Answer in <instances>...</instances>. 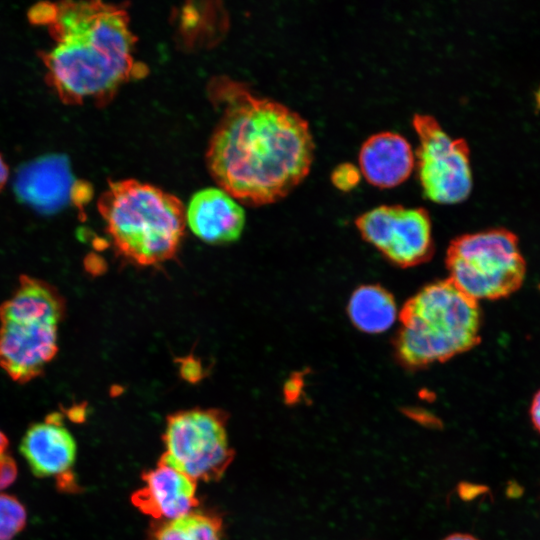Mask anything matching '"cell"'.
I'll list each match as a JSON object with an SVG mask.
<instances>
[{
	"instance_id": "ac0fdd59",
	"label": "cell",
	"mask_w": 540,
	"mask_h": 540,
	"mask_svg": "<svg viewBox=\"0 0 540 540\" xmlns=\"http://www.w3.org/2000/svg\"><path fill=\"white\" fill-rule=\"evenodd\" d=\"M27 511L14 496L0 494V540H12L25 527Z\"/></svg>"
},
{
	"instance_id": "9c48e42d",
	"label": "cell",
	"mask_w": 540,
	"mask_h": 540,
	"mask_svg": "<svg viewBox=\"0 0 540 540\" xmlns=\"http://www.w3.org/2000/svg\"><path fill=\"white\" fill-rule=\"evenodd\" d=\"M56 352V325L0 323V366L14 381L39 376Z\"/></svg>"
},
{
	"instance_id": "5bb4252c",
	"label": "cell",
	"mask_w": 540,
	"mask_h": 540,
	"mask_svg": "<svg viewBox=\"0 0 540 540\" xmlns=\"http://www.w3.org/2000/svg\"><path fill=\"white\" fill-rule=\"evenodd\" d=\"M19 451L31 472L43 478L71 469L76 459L77 445L63 426L35 423L26 430Z\"/></svg>"
},
{
	"instance_id": "7a4b0ae2",
	"label": "cell",
	"mask_w": 540,
	"mask_h": 540,
	"mask_svg": "<svg viewBox=\"0 0 540 540\" xmlns=\"http://www.w3.org/2000/svg\"><path fill=\"white\" fill-rule=\"evenodd\" d=\"M28 17L47 27L54 45L40 52L46 81L65 104L104 103L134 74L127 10L102 1L43 2Z\"/></svg>"
},
{
	"instance_id": "7c38bea8",
	"label": "cell",
	"mask_w": 540,
	"mask_h": 540,
	"mask_svg": "<svg viewBox=\"0 0 540 540\" xmlns=\"http://www.w3.org/2000/svg\"><path fill=\"white\" fill-rule=\"evenodd\" d=\"M73 178L63 156H47L22 168L15 191L25 203L42 213H54L74 196Z\"/></svg>"
},
{
	"instance_id": "ffe728a7",
	"label": "cell",
	"mask_w": 540,
	"mask_h": 540,
	"mask_svg": "<svg viewBox=\"0 0 540 540\" xmlns=\"http://www.w3.org/2000/svg\"><path fill=\"white\" fill-rule=\"evenodd\" d=\"M180 376L187 382L197 383L204 377L201 361L193 355L177 359Z\"/></svg>"
},
{
	"instance_id": "277c9868",
	"label": "cell",
	"mask_w": 540,
	"mask_h": 540,
	"mask_svg": "<svg viewBox=\"0 0 540 540\" xmlns=\"http://www.w3.org/2000/svg\"><path fill=\"white\" fill-rule=\"evenodd\" d=\"M394 348L406 368L419 369L447 361L480 342L478 301L449 279L433 282L403 306Z\"/></svg>"
},
{
	"instance_id": "6da1fadb",
	"label": "cell",
	"mask_w": 540,
	"mask_h": 540,
	"mask_svg": "<svg viewBox=\"0 0 540 540\" xmlns=\"http://www.w3.org/2000/svg\"><path fill=\"white\" fill-rule=\"evenodd\" d=\"M224 104L206 153L219 187L249 205H266L291 192L308 175L314 141L308 122L289 107L218 81Z\"/></svg>"
},
{
	"instance_id": "44dd1931",
	"label": "cell",
	"mask_w": 540,
	"mask_h": 540,
	"mask_svg": "<svg viewBox=\"0 0 540 540\" xmlns=\"http://www.w3.org/2000/svg\"><path fill=\"white\" fill-rule=\"evenodd\" d=\"M17 477V464L14 458L5 453L0 457V490L10 486Z\"/></svg>"
},
{
	"instance_id": "5b68a950",
	"label": "cell",
	"mask_w": 540,
	"mask_h": 540,
	"mask_svg": "<svg viewBox=\"0 0 540 540\" xmlns=\"http://www.w3.org/2000/svg\"><path fill=\"white\" fill-rule=\"evenodd\" d=\"M449 280L475 300H497L516 292L526 275V262L515 233L492 228L464 234L447 250Z\"/></svg>"
},
{
	"instance_id": "8fae6325",
	"label": "cell",
	"mask_w": 540,
	"mask_h": 540,
	"mask_svg": "<svg viewBox=\"0 0 540 540\" xmlns=\"http://www.w3.org/2000/svg\"><path fill=\"white\" fill-rule=\"evenodd\" d=\"M186 223L199 239L210 244H223L240 237L245 213L226 191L208 187L191 197Z\"/></svg>"
},
{
	"instance_id": "52a82bcc",
	"label": "cell",
	"mask_w": 540,
	"mask_h": 540,
	"mask_svg": "<svg viewBox=\"0 0 540 540\" xmlns=\"http://www.w3.org/2000/svg\"><path fill=\"white\" fill-rule=\"evenodd\" d=\"M419 137L417 168L425 197L440 204L465 200L472 189L470 150L463 138H452L427 114H415Z\"/></svg>"
},
{
	"instance_id": "d6986e66",
	"label": "cell",
	"mask_w": 540,
	"mask_h": 540,
	"mask_svg": "<svg viewBox=\"0 0 540 540\" xmlns=\"http://www.w3.org/2000/svg\"><path fill=\"white\" fill-rule=\"evenodd\" d=\"M333 184L343 190L348 191L354 188L360 180V171L351 164L345 163L337 166L332 172Z\"/></svg>"
},
{
	"instance_id": "83f0119b",
	"label": "cell",
	"mask_w": 540,
	"mask_h": 540,
	"mask_svg": "<svg viewBox=\"0 0 540 540\" xmlns=\"http://www.w3.org/2000/svg\"><path fill=\"white\" fill-rule=\"evenodd\" d=\"M8 444H9L8 438L2 431H0V457L6 453Z\"/></svg>"
},
{
	"instance_id": "ba28073f",
	"label": "cell",
	"mask_w": 540,
	"mask_h": 540,
	"mask_svg": "<svg viewBox=\"0 0 540 540\" xmlns=\"http://www.w3.org/2000/svg\"><path fill=\"white\" fill-rule=\"evenodd\" d=\"M355 223L361 236L395 265L416 266L433 255L431 220L423 208L382 205Z\"/></svg>"
},
{
	"instance_id": "3957f363",
	"label": "cell",
	"mask_w": 540,
	"mask_h": 540,
	"mask_svg": "<svg viewBox=\"0 0 540 540\" xmlns=\"http://www.w3.org/2000/svg\"><path fill=\"white\" fill-rule=\"evenodd\" d=\"M98 209L116 253L129 264L153 267L177 256L186 210L173 194L135 179L113 181Z\"/></svg>"
},
{
	"instance_id": "e0dca14e",
	"label": "cell",
	"mask_w": 540,
	"mask_h": 540,
	"mask_svg": "<svg viewBox=\"0 0 540 540\" xmlns=\"http://www.w3.org/2000/svg\"><path fill=\"white\" fill-rule=\"evenodd\" d=\"M221 537V518L198 511L163 521L151 534V540H221Z\"/></svg>"
},
{
	"instance_id": "603a6c76",
	"label": "cell",
	"mask_w": 540,
	"mask_h": 540,
	"mask_svg": "<svg viewBox=\"0 0 540 540\" xmlns=\"http://www.w3.org/2000/svg\"><path fill=\"white\" fill-rule=\"evenodd\" d=\"M530 417L534 428L540 434V390H538L531 402Z\"/></svg>"
},
{
	"instance_id": "d4e9b609",
	"label": "cell",
	"mask_w": 540,
	"mask_h": 540,
	"mask_svg": "<svg viewBox=\"0 0 540 540\" xmlns=\"http://www.w3.org/2000/svg\"><path fill=\"white\" fill-rule=\"evenodd\" d=\"M442 540H479L474 535L462 532H455L445 536Z\"/></svg>"
},
{
	"instance_id": "cb8c5ba5",
	"label": "cell",
	"mask_w": 540,
	"mask_h": 540,
	"mask_svg": "<svg viewBox=\"0 0 540 540\" xmlns=\"http://www.w3.org/2000/svg\"><path fill=\"white\" fill-rule=\"evenodd\" d=\"M69 419L76 423H81L85 419V408L83 406H73L66 411Z\"/></svg>"
},
{
	"instance_id": "4316f807",
	"label": "cell",
	"mask_w": 540,
	"mask_h": 540,
	"mask_svg": "<svg viewBox=\"0 0 540 540\" xmlns=\"http://www.w3.org/2000/svg\"><path fill=\"white\" fill-rule=\"evenodd\" d=\"M45 423L55 425V426H62V424H63V415H61L59 413H51L46 418Z\"/></svg>"
},
{
	"instance_id": "8992f818",
	"label": "cell",
	"mask_w": 540,
	"mask_h": 540,
	"mask_svg": "<svg viewBox=\"0 0 540 540\" xmlns=\"http://www.w3.org/2000/svg\"><path fill=\"white\" fill-rule=\"evenodd\" d=\"M228 415L217 408L180 410L167 417L165 452L159 462L194 481H217L232 463L227 437Z\"/></svg>"
},
{
	"instance_id": "2e32d148",
	"label": "cell",
	"mask_w": 540,
	"mask_h": 540,
	"mask_svg": "<svg viewBox=\"0 0 540 540\" xmlns=\"http://www.w3.org/2000/svg\"><path fill=\"white\" fill-rule=\"evenodd\" d=\"M347 312L353 325L369 334L388 330L397 317L392 294L374 284L360 286L352 293Z\"/></svg>"
},
{
	"instance_id": "9a60e30c",
	"label": "cell",
	"mask_w": 540,
	"mask_h": 540,
	"mask_svg": "<svg viewBox=\"0 0 540 540\" xmlns=\"http://www.w3.org/2000/svg\"><path fill=\"white\" fill-rule=\"evenodd\" d=\"M64 312V300L54 287L42 280L22 275L15 294L0 305V323L57 326Z\"/></svg>"
},
{
	"instance_id": "484cf974",
	"label": "cell",
	"mask_w": 540,
	"mask_h": 540,
	"mask_svg": "<svg viewBox=\"0 0 540 540\" xmlns=\"http://www.w3.org/2000/svg\"><path fill=\"white\" fill-rule=\"evenodd\" d=\"M7 179H8V167L0 154V191L5 186Z\"/></svg>"
},
{
	"instance_id": "4fadbf2b",
	"label": "cell",
	"mask_w": 540,
	"mask_h": 540,
	"mask_svg": "<svg viewBox=\"0 0 540 540\" xmlns=\"http://www.w3.org/2000/svg\"><path fill=\"white\" fill-rule=\"evenodd\" d=\"M359 165L369 183L389 188L409 177L414 167V155L411 145L402 135L380 132L362 144Z\"/></svg>"
},
{
	"instance_id": "7402d4cb",
	"label": "cell",
	"mask_w": 540,
	"mask_h": 540,
	"mask_svg": "<svg viewBox=\"0 0 540 540\" xmlns=\"http://www.w3.org/2000/svg\"><path fill=\"white\" fill-rule=\"evenodd\" d=\"M56 488L63 493H79L81 487L77 483L75 473L69 469L56 475Z\"/></svg>"
},
{
	"instance_id": "f1b7e54d",
	"label": "cell",
	"mask_w": 540,
	"mask_h": 540,
	"mask_svg": "<svg viewBox=\"0 0 540 540\" xmlns=\"http://www.w3.org/2000/svg\"><path fill=\"white\" fill-rule=\"evenodd\" d=\"M536 99H537L538 104L540 105V89H539V91L537 92Z\"/></svg>"
},
{
	"instance_id": "30bf717a",
	"label": "cell",
	"mask_w": 540,
	"mask_h": 540,
	"mask_svg": "<svg viewBox=\"0 0 540 540\" xmlns=\"http://www.w3.org/2000/svg\"><path fill=\"white\" fill-rule=\"evenodd\" d=\"M144 485L131 501L135 507L156 520H173L198 505L196 481L161 462L142 475Z\"/></svg>"
}]
</instances>
